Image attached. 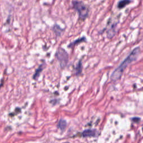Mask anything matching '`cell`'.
<instances>
[{
  "label": "cell",
  "instance_id": "obj_4",
  "mask_svg": "<svg viewBox=\"0 0 143 143\" xmlns=\"http://www.w3.org/2000/svg\"><path fill=\"white\" fill-rule=\"evenodd\" d=\"M97 131L94 129H87V130H84L82 134V136L84 138H87V137H94L97 136Z\"/></svg>",
  "mask_w": 143,
  "mask_h": 143
},
{
  "label": "cell",
  "instance_id": "obj_7",
  "mask_svg": "<svg viewBox=\"0 0 143 143\" xmlns=\"http://www.w3.org/2000/svg\"><path fill=\"white\" fill-rule=\"evenodd\" d=\"M130 2V0H122V1L119 2V4H118V7L119 9H123L125 6L128 5Z\"/></svg>",
  "mask_w": 143,
  "mask_h": 143
},
{
  "label": "cell",
  "instance_id": "obj_5",
  "mask_svg": "<svg viewBox=\"0 0 143 143\" xmlns=\"http://www.w3.org/2000/svg\"><path fill=\"white\" fill-rule=\"evenodd\" d=\"M58 128L59 129H61V130H64L67 126V122L65 121V120H60L58 125Z\"/></svg>",
  "mask_w": 143,
  "mask_h": 143
},
{
  "label": "cell",
  "instance_id": "obj_6",
  "mask_svg": "<svg viewBox=\"0 0 143 143\" xmlns=\"http://www.w3.org/2000/svg\"><path fill=\"white\" fill-rule=\"evenodd\" d=\"M43 68H44V64H41L40 66H39V67L37 69H36L35 71V74L34 75V77H33L34 79L36 80V79L39 77L40 73L41 72V71H42Z\"/></svg>",
  "mask_w": 143,
  "mask_h": 143
},
{
  "label": "cell",
  "instance_id": "obj_10",
  "mask_svg": "<svg viewBox=\"0 0 143 143\" xmlns=\"http://www.w3.org/2000/svg\"></svg>",
  "mask_w": 143,
  "mask_h": 143
},
{
  "label": "cell",
  "instance_id": "obj_8",
  "mask_svg": "<svg viewBox=\"0 0 143 143\" xmlns=\"http://www.w3.org/2000/svg\"><path fill=\"white\" fill-rule=\"evenodd\" d=\"M81 72H82V63H81V61H80V62L78 63V64L77 65L76 68V73L77 76H78V75H80L81 74Z\"/></svg>",
  "mask_w": 143,
  "mask_h": 143
},
{
  "label": "cell",
  "instance_id": "obj_1",
  "mask_svg": "<svg viewBox=\"0 0 143 143\" xmlns=\"http://www.w3.org/2000/svg\"><path fill=\"white\" fill-rule=\"evenodd\" d=\"M139 52H140V50H139V48H136L133 50V51L130 54V55L125 59V61L113 71L112 74H111V77L112 81H117L121 78L123 71L126 68V67L131 62L136 59V58L139 55Z\"/></svg>",
  "mask_w": 143,
  "mask_h": 143
},
{
  "label": "cell",
  "instance_id": "obj_2",
  "mask_svg": "<svg viewBox=\"0 0 143 143\" xmlns=\"http://www.w3.org/2000/svg\"><path fill=\"white\" fill-rule=\"evenodd\" d=\"M56 57L61 67H66L68 61V54L64 49L60 48L56 53Z\"/></svg>",
  "mask_w": 143,
  "mask_h": 143
},
{
  "label": "cell",
  "instance_id": "obj_3",
  "mask_svg": "<svg viewBox=\"0 0 143 143\" xmlns=\"http://www.w3.org/2000/svg\"><path fill=\"white\" fill-rule=\"evenodd\" d=\"M73 6L74 9L78 11L81 19H84L88 15V10L87 7L82 2L78 1H75L73 2Z\"/></svg>",
  "mask_w": 143,
  "mask_h": 143
},
{
  "label": "cell",
  "instance_id": "obj_9",
  "mask_svg": "<svg viewBox=\"0 0 143 143\" xmlns=\"http://www.w3.org/2000/svg\"><path fill=\"white\" fill-rule=\"evenodd\" d=\"M85 40H86V39H85L84 38H81V39H79L76 40V41H74V42H72V43L70 44V45H69V47H71V46H74L75 45H76L77 44L79 43V42H82V41H84Z\"/></svg>",
  "mask_w": 143,
  "mask_h": 143
}]
</instances>
